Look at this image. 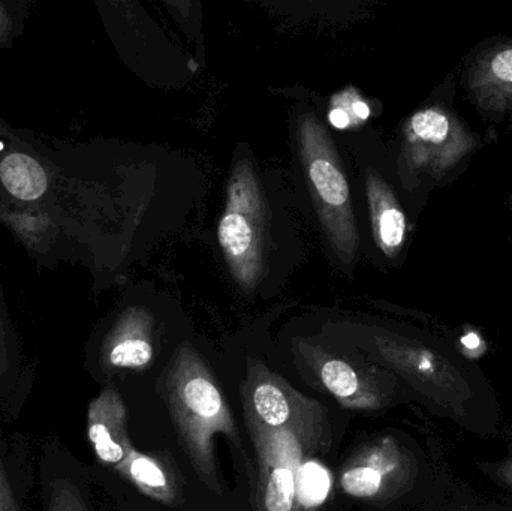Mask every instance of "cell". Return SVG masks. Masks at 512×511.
<instances>
[{
    "instance_id": "cell-11",
    "label": "cell",
    "mask_w": 512,
    "mask_h": 511,
    "mask_svg": "<svg viewBox=\"0 0 512 511\" xmlns=\"http://www.w3.org/2000/svg\"><path fill=\"white\" fill-rule=\"evenodd\" d=\"M155 347L152 318L143 311L126 312L102 348V366L107 371H141L152 365Z\"/></svg>"
},
{
    "instance_id": "cell-20",
    "label": "cell",
    "mask_w": 512,
    "mask_h": 511,
    "mask_svg": "<svg viewBox=\"0 0 512 511\" xmlns=\"http://www.w3.org/2000/svg\"><path fill=\"white\" fill-rule=\"evenodd\" d=\"M498 476L507 483L508 486L512 488V459L510 461L504 462V464L499 467Z\"/></svg>"
},
{
    "instance_id": "cell-6",
    "label": "cell",
    "mask_w": 512,
    "mask_h": 511,
    "mask_svg": "<svg viewBox=\"0 0 512 511\" xmlns=\"http://www.w3.org/2000/svg\"><path fill=\"white\" fill-rule=\"evenodd\" d=\"M219 243L237 282L246 290L254 288L267 242L261 195L248 167L237 168L231 179L228 206L219 222Z\"/></svg>"
},
{
    "instance_id": "cell-15",
    "label": "cell",
    "mask_w": 512,
    "mask_h": 511,
    "mask_svg": "<svg viewBox=\"0 0 512 511\" xmlns=\"http://www.w3.org/2000/svg\"><path fill=\"white\" fill-rule=\"evenodd\" d=\"M45 511H90L77 486L68 480H57L51 485L45 500Z\"/></svg>"
},
{
    "instance_id": "cell-9",
    "label": "cell",
    "mask_w": 512,
    "mask_h": 511,
    "mask_svg": "<svg viewBox=\"0 0 512 511\" xmlns=\"http://www.w3.org/2000/svg\"><path fill=\"white\" fill-rule=\"evenodd\" d=\"M462 86L487 119L512 117V39L489 41L475 50L465 62Z\"/></svg>"
},
{
    "instance_id": "cell-17",
    "label": "cell",
    "mask_w": 512,
    "mask_h": 511,
    "mask_svg": "<svg viewBox=\"0 0 512 511\" xmlns=\"http://www.w3.org/2000/svg\"><path fill=\"white\" fill-rule=\"evenodd\" d=\"M0 511H21L2 462H0Z\"/></svg>"
},
{
    "instance_id": "cell-4",
    "label": "cell",
    "mask_w": 512,
    "mask_h": 511,
    "mask_svg": "<svg viewBox=\"0 0 512 511\" xmlns=\"http://www.w3.org/2000/svg\"><path fill=\"white\" fill-rule=\"evenodd\" d=\"M405 137L409 170L424 174L436 185L456 179L480 147L477 135L450 102L417 111L409 119Z\"/></svg>"
},
{
    "instance_id": "cell-14",
    "label": "cell",
    "mask_w": 512,
    "mask_h": 511,
    "mask_svg": "<svg viewBox=\"0 0 512 511\" xmlns=\"http://www.w3.org/2000/svg\"><path fill=\"white\" fill-rule=\"evenodd\" d=\"M0 180L6 191L21 201H35L45 194L48 177L35 159L21 153L8 155L0 162Z\"/></svg>"
},
{
    "instance_id": "cell-3",
    "label": "cell",
    "mask_w": 512,
    "mask_h": 511,
    "mask_svg": "<svg viewBox=\"0 0 512 511\" xmlns=\"http://www.w3.org/2000/svg\"><path fill=\"white\" fill-rule=\"evenodd\" d=\"M300 155L322 225L336 251L354 260L358 246L351 192L330 137L312 117L300 122Z\"/></svg>"
},
{
    "instance_id": "cell-7",
    "label": "cell",
    "mask_w": 512,
    "mask_h": 511,
    "mask_svg": "<svg viewBox=\"0 0 512 511\" xmlns=\"http://www.w3.org/2000/svg\"><path fill=\"white\" fill-rule=\"evenodd\" d=\"M414 462L396 438L381 437L358 450L343 467L339 486L355 500L379 501L394 497L411 482Z\"/></svg>"
},
{
    "instance_id": "cell-1",
    "label": "cell",
    "mask_w": 512,
    "mask_h": 511,
    "mask_svg": "<svg viewBox=\"0 0 512 511\" xmlns=\"http://www.w3.org/2000/svg\"><path fill=\"white\" fill-rule=\"evenodd\" d=\"M159 392L198 479L213 494H224L216 467L215 435H225L243 455L245 450L224 393L203 357L191 345L177 348L162 372Z\"/></svg>"
},
{
    "instance_id": "cell-8",
    "label": "cell",
    "mask_w": 512,
    "mask_h": 511,
    "mask_svg": "<svg viewBox=\"0 0 512 511\" xmlns=\"http://www.w3.org/2000/svg\"><path fill=\"white\" fill-rule=\"evenodd\" d=\"M297 353L306 366L307 375L342 407L354 411H378L390 404L391 389L375 371L358 368L354 363L306 342L298 347Z\"/></svg>"
},
{
    "instance_id": "cell-12",
    "label": "cell",
    "mask_w": 512,
    "mask_h": 511,
    "mask_svg": "<svg viewBox=\"0 0 512 511\" xmlns=\"http://www.w3.org/2000/svg\"><path fill=\"white\" fill-rule=\"evenodd\" d=\"M370 215H372L373 236L387 257L396 258L406 240V215L394 195L393 189L378 173L367 177Z\"/></svg>"
},
{
    "instance_id": "cell-21",
    "label": "cell",
    "mask_w": 512,
    "mask_h": 511,
    "mask_svg": "<svg viewBox=\"0 0 512 511\" xmlns=\"http://www.w3.org/2000/svg\"><path fill=\"white\" fill-rule=\"evenodd\" d=\"M511 207H512V200H511Z\"/></svg>"
},
{
    "instance_id": "cell-5",
    "label": "cell",
    "mask_w": 512,
    "mask_h": 511,
    "mask_svg": "<svg viewBox=\"0 0 512 511\" xmlns=\"http://www.w3.org/2000/svg\"><path fill=\"white\" fill-rule=\"evenodd\" d=\"M364 350L373 360L405 378L421 395L465 416L471 387L447 357L390 333H376Z\"/></svg>"
},
{
    "instance_id": "cell-10",
    "label": "cell",
    "mask_w": 512,
    "mask_h": 511,
    "mask_svg": "<svg viewBox=\"0 0 512 511\" xmlns=\"http://www.w3.org/2000/svg\"><path fill=\"white\" fill-rule=\"evenodd\" d=\"M128 411L116 387L107 386L87 410V438L98 461L116 470L134 449L128 437Z\"/></svg>"
},
{
    "instance_id": "cell-19",
    "label": "cell",
    "mask_w": 512,
    "mask_h": 511,
    "mask_svg": "<svg viewBox=\"0 0 512 511\" xmlns=\"http://www.w3.org/2000/svg\"><path fill=\"white\" fill-rule=\"evenodd\" d=\"M9 23H11V20H9L8 12L3 9V5L0 3V42L8 38L9 30H11Z\"/></svg>"
},
{
    "instance_id": "cell-18",
    "label": "cell",
    "mask_w": 512,
    "mask_h": 511,
    "mask_svg": "<svg viewBox=\"0 0 512 511\" xmlns=\"http://www.w3.org/2000/svg\"><path fill=\"white\" fill-rule=\"evenodd\" d=\"M11 368V353H9L8 338L3 330L2 321H0V380L5 378Z\"/></svg>"
},
{
    "instance_id": "cell-2",
    "label": "cell",
    "mask_w": 512,
    "mask_h": 511,
    "mask_svg": "<svg viewBox=\"0 0 512 511\" xmlns=\"http://www.w3.org/2000/svg\"><path fill=\"white\" fill-rule=\"evenodd\" d=\"M256 456L255 511H306L301 500L304 462L327 452L331 428L324 405L304 398L291 422L267 428L246 416Z\"/></svg>"
},
{
    "instance_id": "cell-13",
    "label": "cell",
    "mask_w": 512,
    "mask_h": 511,
    "mask_svg": "<svg viewBox=\"0 0 512 511\" xmlns=\"http://www.w3.org/2000/svg\"><path fill=\"white\" fill-rule=\"evenodd\" d=\"M116 471L152 500L168 506L179 503V482L170 462L162 456L146 455L132 449Z\"/></svg>"
},
{
    "instance_id": "cell-16",
    "label": "cell",
    "mask_w": 512,
    "mask_h": 511,
    "mask_svg": "<svg viewBox=\"0 0 512 511\" xmlns=\"http://www.w3.org/2000/svg\"><path fill=\"white\" fill-rule=\"evenodd\" d=\"M355 101H357V96L354 99H349V101L346 96H342L340 104L334 105L333 110L330 111V116H328L334 128L346 129L352 125L354 120H358L354 110Z\"/></svg>"
}]
</instances>
